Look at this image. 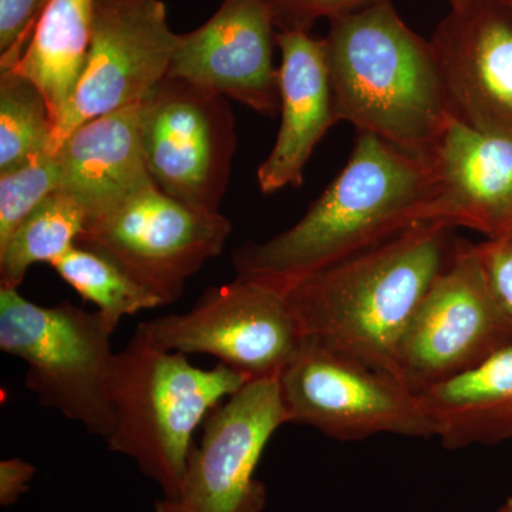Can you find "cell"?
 Segmentation results:
<instances>
[{"label":"cell","mask_w":512,"mask_h":512,"mask_svg":"<svg viewBox=\"0 0 512 512\" xmlns=\"http://www.w3.org/2000/svg\"><path fill=\"white\" fill-rule=\"evenodd\" d=\"M434 197L430 158L357 134L348 164L293 227L235 249L239 278L288 292L322 269L426 222Z\"/></svg>","instance_id":"obj_1"},{"label":"cell","mask_w":512,"mask_h":512,"mask_svg":"<svg viewBox=\"0 0 512 512\" xmlns=\"http://www.w3.org/2000/svg\"><path fill=\"white\" fill-rule=\"evenodd\" d=\"M251 382L218 363L200 369L187 355L158 348L140 328L116 353L110 380L114 430L109 450L136 461L164 498L180 491L198 427Z\"/></svg>","instance_id":"obj_4"},{"label":"cell","mask_w":512,"mask_h":512,"mask_svg":"<svg viewBox=\"0 0 512 512\" xmlns=\"http://www.w3.org/2000/svg\"><path fill=\"white\" fill-rule=\"evenodd\" d=\"M36 467L19 457L8 458L0 463V505L10 507L23 494L28 493L29 484L35 477Z\"/></svg>","instance_id":"obj_27"},{"label":"cell","mask_w":512,"mask_h":512,"mask_svg":"<svg viewBox=\"0 0 512 512\" xmlns=\"http://www.w3.org/2000/svg\"><path fill=\"white\" fill-rule=\"evenodd\" d=\"M278 47L281 127L256 173L264 194L301 187L313 151L330 127L339 123L325 40L299 30L278 32Z\"/></svg>","instance_id":"obj_16"},{"label":"cell","mask_w":512,"mask_h":512,"mask_svg":"<svg viewBox=\"0 0 512 512\" xmlns=\"http://www.w3.org/2000/svg\"><path fill=\"white\" fill-rule=\"evenodd\" d=\"M454 117L512 137V13L498 0L450 9L430 39Z\"/></svg>","instance_id":"obj_14"},{"label":"cell","mask_w":512,"mask_h":512,"mask_svg":"<svg viewBox=\"0 0 512 512\" xmlns=\"http://www.w3.org/2000/svg\"><path fill=\"white\" fill-rule=\"evenodd\" d=\"M323 40L339 123L433 156L456 117L430 40L403 22L392 0L330 20Z\"/></svg>","instance_id":"obj_3"},{"label":"cell","mask_w":512,"mask_h":512,"mask_svg":"<svg viewBox=\"0 0 512 512\" xmlns=\"http://www.w3.org/2000/svg\"><path fill=\"white\" fill-rule=\"evenodd\" d=\"M86 224V212L70 195L47 197L0 245V288L19 289L33 265H52L67 254Z\"/></svg>","instance_id":"obj_20"},{"label":"cell","mask_w":512,"mask_h":512,"mask_svg":"<svg viewBox=\"0 0 512 512\" xmlns=\"http://www.w3.org/2000/svg\"><path fill=\"white\" fill-rule=\"evenodd\" d=\"M274 10L278 32L311 33L319 19L340 18L380 0H268Z\"/></svg>","instance_id":"obj_25"},{"label":"cell","mask_w":512,"mask_h":512,"mask_svg":"<svg viewBox=\"0 0 512 512\" xmlns=\"http://www.w3.org/2000/svg\"><path fill=\"white\" fill-rule=\"evenodd\" d=\"M50 266L83 301L97 306V312L113 330L126 316L163 306L153 292L96 249L76 245Z\"/></svg>","instance_id":"obj_21"},{"label":"cell","mask_w":512,"mask_h":512,"mask_svg":"<svg viewBox=\"0 0 512 512\" xmlns=\"http://www.w3.org/2000/svg\"><path fill=\"white\" fill-rule=\"evenodd\" d=\"M55 119L46 97L15 69L0 70V174L53 153Z\"/></svg>","instance_id":"obj_22"},{"label":"cell","mask_w":512,"mask_h":512,"mask_svg":"<svg viewBox=\"0 0 512 512\" xmlns=\"http://www.w3.org/2000/svg\"><path fill=\"white\" fill-rule=\"evenodd\" d=\"M60 190L83 208L87 221L116 210L154 185L140 141V103L89 120L57 148Z\"/></svg>","instance_id":"obj_17"},{"label":"cell","mask_w":512,"mask_h":512,"mask_svg":"<svg viewBox=\"0 0 512 512\" xmlns=\"http://www.w3.org/2000/svg\"><path fill=\"white\" fill-rule=\"evenodd\" d=\"M497 512H512V494L498 507Z\"/></svg>","instance_id":"obj_30"},{"label":"cell","mask_w":512,"mask_h":512,"mask_svg":"<svg viewBox=\"0 0 512 512\" xmlns=\"http://www.w3.org/2000/svg\"><path fill=\"white\" fill-rule=\"evenodd\" d=\"M140 141L161 191L195 210L220 212L237 150L227 97L165 77L140 103Z\"/></svg>","instance_id":"obj_8"},{"label":"cell","mask_w":512,"mask_h":512,"mask_svg":"<svg viewBox=\"0 0 512 512\" xmlns=\"http://www.w3.org/2000/svg\"><path fill=\"white\" fill-rule=\"evenodd\" d=\"M286 423L313 427L339 441L379 434L436 436L419 394L396 377L306 338L278 377Z\"/></svg>","instance_id":"obj_6"},{"label":"cell","mask_w":512,"mask_h":512,"mask_svg":"<svg viewBox=\"0 0 512 512\" xmlns=\"http://www.w3.org/2000/svg\"><path fill=\"white\" fill-rule=\"evenodd\" d=\"M450 9H463L471 3L477 2V0H447Z\"/></svg>","instance_id":"obj_28"},{"label":"cell","mask_w":512,"mask_h":512,"mask_svg":"<svg viewBox=\"0 0 512 512\" xmlns=\"http://www.w3.org/2000/svg\"><path fill=\"white\" fill-rule=\"evenodd\" d=\"M49 0H0V70L15 69Z\"/></svg>","instance_id":"obj_24"},{"label":"cell","mask_w":512,"mask_h":512,"mask_svg":"<svg viewBox=\"0 0 512 512\" xmlns=\"http://www.w3.org/2000/svg\"><path fill=\"white\" fill-rule=\"evenodd\" d=\"M137 328L158 348L215 357L248 380L278 379L306 339L286 293L239 276L207 289L190 311Z\"/></svg>","instance_id":"obj_7"},{"label":"cell","mask_w":512,"mask_h":512,"mask_svg":"<svg viewBox=\"0 0 512 512\" xmlns=\"http://www.w3.org/2000/svg\"><path fill=\"white\" fill-rule=\"evenodd\" d=\"M60 181L62 170L57 153L0 174V245L30 212L60 190Z\"/></svg>","instance_id":"obj_23"},{"label":"cell","mask_w":512,"mask_h":512,"mask_svg":"<svg viewBox=\"0 0 512 512\" xmlns=\"http://www.w3.org/2000/svg\"><path fill=\"white\" fill-rule=\"evenodd\" d=\"M232 224L221 212L188 207L156 184L87 221L77 245L110 256L163 305L183 296L191 276L224 251Z\"/></svg>","instance_id":"obj_10"},{"label":"cell","mask_w":512,"mask_h":512,"mask_svg":"<svg viewBox=\"0 0 512 512\" xmlns=\"http://www.w3.org/2000/svg\"><path fill=\"white\" fill-rule=\"evenodd\" d=\"M94 0H49L16 72L46 97L55 127L82 77L93 33Z\"/></svg>","instance_id":"obj_19"},{"label":"cell","mask_w":512,"mask_h":512,"mask_svg":"<svg viewBox=\"0 0 512 512\" xmlns=\"http://www.w3.org/2000/svg\"><path fill=\"white\" fill-rule=\"evenodd\" d=\"M419 396L448 450L512 439V345Z\"/></svg>","instance_id":"obj_18"},{"label":"cell","mask_w":512,"mask_h":512,"mask_svg":"<svg viewBox=\"0 0 512 512\" xmlns=\"http://www.w3.org/2000/svg\"><path fill=\"white\" fill-rule=\"evenodd\" d=\"M498 237H511L512 238V214L508 218L507 224L504 225L503 231L500 232ZM495 237V238H498Z\"/></svg>","instance_id":"obj_29"},{"label":"cell","mask_w":512,"mask_h":512,"mask_svg":"<svg viewBox=\"0 0 512 512\" xmlns=\"http://www.w3.org/2000/svg\"><path fill=\"white\" fill-rule=\"evenodd\" d=\"M498 2L503 3L505 8L510 10V12L512 13V0H498Z\"/></svg>","instance_id":"obj_31"},{"label":"cell","mask_w":512,"mask_h":512,"mask_svg":"<svg viewBox=\"0 0 512 512\" xmlns=\"http://www.w3.org/2000/svg\"><path fill=\"white\" fill-rule=\"evenodd\" d=\"M113 333L99 312L37 305L19 289L0 288V350L26 363V387L43 407L104 440L114 430Z\"/></svg>","instance_id":"obj_5"},{"label":"cell","mask_w":512,"mask_h":512,"mask_svg":"<svg viewBox=\"0 0 512 512\" xmlns=\"http://www.w3.org/2000/svg\"><path fill=\"white\" fill-rule=\"evenodd\" d=\"M284 424L278 379L245 384L205 419L180 491L158 498L154 512H264L268 491L256 468Z\"/></svg>","instance_id":"obj_11"},{"label":"cell","mask_w":512,"mask_h":512,"mask_svg":"<svg viewBox=\"0 0 512 512\" xmlns=\"http://www.w3.org/2000/svg\"><path fill=\"white\" fill-rule=\"evenodd\" d=\"M175 40L161 0H94L89 55L57 120L53 153L87 121L146 99L167 77Z\"/></svg>","instance_id":"obj_12"},{"label":"cell","mask_w":512,"mask_h":512,"mask_svg":"<svg viewBox=\"0 0 512 512\" xmlns=\"http://www.w3.org/2000/svg\"><path fill=\"white\" fill-rule=\"evenodd\" d=\"M430 161L434 197L426 222L498 237L512 214V137L453 119Z\"/></svg>","instance_id":"obj_15"},{"label":"cell","mask_w":512,"mask_h":512,"mask_svg":"<svg viewBox=\"0 0 512 512\" xmlns=\"http://www.w3.org/2000/svg\"><path fill=\"white\" fill-rule=\"evenodd\" d=\"M274 10L268 0H224L200 28L177 35L167 77L274 117L281 107Z\"/></svg>","instance_id":"obj_13"},{"label":"cell","mask_w":512,"mask_h":512,"mask_svg":"<svg viewBox=\"0 0 512 512\" xmlns=\"http://www.w3.org/2000/svg\"><path fill=\"white\" fill-rule=\"evenodd\" d=\"M512 333L495 303L476 244L458 238L450 264L431 284L396 359V379L420 394L483 363Z\"/></svg>","instance_id":"obj_9"},{"label":"cell","mask_w":512,"mask_h":512,"mask_svg":"<svg viewBox=\"0 0 512 512\" xmlns=\"http://www.w3.org/2000/svg\"><path fill=\"white\" fill-rule=\"evenodd\" d=\"M476 247L488 288L512 333V238H485Z\"/></svg>","instance_id":"obj_26"},{"label":"cell","mask_w":512,"mask_h":512,"mask_svg":"<svg viewBox=\"0 0 512 512\" xmlns=\"http://www.w3.org/2000/svg\"><path fill=\"white\" fill-rule=\"evenodd\" d=\"M454 229L410 225L292 286L286 296L305 338L396 377L404 333L453 258Z\"/></svg>","instance_id":"obj_2"}]
</instances>
